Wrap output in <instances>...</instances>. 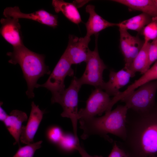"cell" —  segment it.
I'll list each match as a JSON object with an SVG mask.
<instances>
[{
  "label": "cell",
  "mask_w": 157,
  "mask_h": 157,
  "mask_svg": "<svg viewBox=\"0 0 157 157\" xmlns=\"http://www.w3.org/2000/svg\"><path fill=\"white\" fill-rule=\"evenodd\" d=\"M132 111L127 114L126 138L118 145L129 157L157 156V104L144 112Z\"/></svg>",
  "instance_id": "obj_1"
},
{
  "label": "cell",
  "mask_w": 157,
  "mask_h": 157,
  "mask_svg": "<svg viewBox=\"0 0 157 157\" xmlns=\"http://www.w3.org/2000/svg\"><path fill=\"white\" fill-rule=\"evenodd\" d=\"M128 110L125 105H119L101 117L80 119L79 128L83 131L81 138L85 140L91 135H96L112 143L113 140L108 135L110 133L124 140L126 136V121Z\"/></svg>",
  "instance_id": "obj_2"
},
{
  "label": "cell",
  "mask_w": 157,
  "mask_h": 157,
  "mask_svg": "<svg viewBox=\"0 0 157 157\" xmlns=\"http://www.w3.org/2000/svg\"><path fill=\"white\" fill-rule=\"evenodd\" d=\"M6 54L10 58L8 63L20 66L27 84L26 94L29 98H33L34 90L38 79L45 74H51L45 63L44 56L30 50L24 44L13 47V51Z\"/></svg>",
  "instance_id": "obj_3"
},
{
  "label": "cell",
  "mask_w": 157,
  "mask_h": 157,
  "mask_svg": "<svg viewBox=\"0 0 157 157\" xmlns=\"http://www.w3.org/2000/svg\"><path fill=\"white\" fill-rule=\"evenodd\" d=\"M72 64L63 53L46 81L42 84H37L36 88L43 87L51 91V103H56L65 89L64 81L67 76H73L74 71Z\"/></svg>",
  "instance_id": "obj_4"
},
{
  "label": "cell",
  "mask_w": 157,
  "mask_h": 157,
  "mask_svg": "<svg viewBox=\"0 0 157 157\" xmlns=\"http://www.w3.org/2000/svg\"><path fill=\"white\" fill-rule=\"evenodd\" d=\"M120 101L129 110L138 113L147 111L156 104L155 98L157 90V80L143 84Z\"/></svg>",
  "instance_id": "obj_5"
},
{
  "label": "cell",
  "mask_w": 157,
  "mask_h": 157,
  "mask_svg": "<svg viewBox=\"0 0 157 157\" xmlns=\"http://www.w3.org/2000/svg\"><path fill=\"white\" fill-rule=\"evenodd\" d=\"M82 85L78 78L74 77L68 87L65 89L56 102L61 106L63 109L61 116L70 119L74 135L78 141H79L77 135L78 93Z\"/></svg>",
  "instance_id": "obj_6"
},
{
  "label": "cell",
  "mask_w": 157,
  "mask_h": 157,
  "mask_svg": "<svg viewBox=\"0 0 157 157\" xmlns=\"http://www.w3.org/2000/svg\"><path fill=\"white\" fill-rule=\"evenodd\" d=\"M95 35V48L93 51L90 50L85 62L86 65L85 71L78 79L82 85L88 84L102 90L105 82L103 80V72L107 67L99 56L97 46L98 35Z\"/></svg>",
  "instance_id": "obj_7"
},
{
  "label": "cell",
  "mask_w": 157,
  "mask_h": 157,
  "mask_svg": "<svg viewBox=\"0 0 157 157\" xmlns=\"http://www.w3.org/2000/svg\"><path fill=\"white\" fill-rule=\"evenodd\" d=\"M110 96L99 88H95L92 92L86 102L85 108L78 111V118H81L95 117L101 115L108 110L111 99Z\"/></svg>",
  "instance_id": "obj_8"
},
{
  "label": "cell",
  "mask_w": 157,
  "mask_h": 157,
  "mask_svg": "<svg viewBox=\"0 0 157 157\" xmlns=\"http://www.w3.org/2000/svg\"><path fill=\"white\" fill-rule=\"evenodd\" d=\"M120 33V46L124 57V69L128 71L135 58L142 47L144 41L138 36L131 35L127 30L119 28Z\"/></svg>",
  "instance_id": "obj_9"
},
{
  "label": "cell",
  "mask_w": 157,
  "mask_h": 157,
  "mask_svg": "<svg viewBox=\"0 0 157 157\" xmlns=\"http://www.w3.org/2000/svg\"><path fill=\"white\" fill-rule=\"evenodd\" d=\"M69 38L68 44L64 53L70 63L73 64L86 62L90 50L88 45L90 37L85 35L78 38L71 35Z\"/></svg>",
  "instance_id": "obj_10"
},
{
  "label": "cell",
  "mask_w": 157,
  "mask_h": 157,
  "mask_svg": "<svg viewBox=\"0 0 157 157\" xmlns=\"http://www.w3.org/2000/svg\"><path fill=\"white\" fill-rule=\"evenodd\" d=\"M3 14L5 17L31 19L53 28L58 25V16L43 9L33 13H25L21 12L18 6L10 7L4 9Z\"/></svg>",
  "instance_id": "obj_11"
},
{
  "label": "cell",
  "mask_w": 157,
  "mask_h": 157,
  "mask_svg": "<svg viewBox=\"0 0 157 157\" xmlns=\"http://www.w3.org/2000/svg\"><path fill=\"white\" fill-rule=\"evenodd\" d=\"M19 20L10 17L2 18L0 20L1 34L13 47L24 44Z\"/></svg>",
  "instance_id": "obj_12"
},
{
  "label": "cell",
  "mask_w": 157,
  "mask_h": 157,
  "mask_svg": "<svg viewBox=\"0 0 157 157\" xmlns=\"http://www.w3.org/2000/svg\"><path fill=\"white\" fill-rule=\"evenodd\" d=\"M30 115L26 126L23 125L20 141L28 144L33 143V138L42 119L44 113L33 101L31 104Z\"/></svg>",
  "instance_id": "obj_13"
},
{
  "label": "cell",
  "mask_w": 157,
  "mask_h": 157,
  "mask_svg": "<svg viewBox=\"0 0 157 157\" xmlns=\"http://www.w3.org/2000/svg\"><path fill=\"white\" fill-rule=\"evenodd\" d=\"M131 77L130 73L124 69L117 72L110 71L109 80L104 83L102 90H104L110 96H116L121 92L119 89L128 83Z\"/></svg>",
  "instance_id": "obj_14"
},
{
  "label": "cell",
  "mask_w": 157,
  "mask_h": 157,
  "mask_svg": "<svg viewBox=\"0 0 157 157\" xmlns=\"http://www.w3.org/2000/svg\"><path fill=\"white\" fill-rule=\"evenodd\" d=\"M27 119L28 116L25 112L15 110L11 111L3 122L8 131L15 140L14 145L18 144L20 147L19 142L22 131V124Z\"/></svg>",
  "instance_id": "obj_15"
},
{
  "label": "cell",
  "mask_w": 157,
  "mask_h": 157,
  "mask_svg": "<svg viewBox=\"0 0 157 157\" xmlns=\"http://www.w3.org/2000/svg\"><path fill=\"white\" fill-rule=\"evenodd\" d=\"M85 10L89 15L88 19L85 23L87 30L86 35L87 36L90 37L108 27L117 26V24L109 22L98 15L95 10V6L93 5H88Z\"/></svg>",
  "instance_id": "obj_16"
},
{
  "label": "cell",
  "mask_w": 157,
  "mask_h": 157,
  "mask_svg": "<svg viewBox=\"0 0 157 157\" xmlns=\"http://www.w3.org/2000/svg\"><path fill=\"white\" fill-rule=\"evenodd\" d=\"M150 42L144 41L143 45L133 60L128 72L132 77L137 72L142 74L145 73L150 68L149 65V47Z\"/></svg>",
  "instance_id": "obj_17"
},
{
  "label": "cell",
  "mask_w": 157,
  "mask_h": 157,
  "mask_svg": "<svg viewBox=\"0 0 157 157\" xmlns=\"http://www.w3.org/2000/svg\"><path fill=\"white\" fill-rule=\"evenodd\" d=\"M130 8L140 11L151 17H157V5L154 0H115Z\"/></svg>",
  "instance_id": "obj_18"
},
{
  "label": "cell",
  "mask_w": 157,
  "mask_h": 157,
  "mask_svg": "<svg viewBox=\"0 0 157 157\" xmlns=\"http://www.w3.org/2000/svg\"><path fill=\"white\" fill-rule=\"evenodd\" d=\"M52 4L56 13L61 12L73 23L78 24L81 22V17L77 8L73 3L61 0H53Z\"/></svg>",
  "instance_id": "obj_19"
},
{
  "label": "cell",
  "mask_w": 157,
  "mask_h": 157,
  "mask_svg": "<svg viewBox=\"0 0 157 157\" xmlns=\"http://www.w3.org/2000/svg\"><path fill=\"white\" fill-rule=\"evenodd\" d=\"M152 17L144 13L132 17L117 24L119 28L135 31L142 33L144 27L151 21Z\"/></svg>",
  "instance_id": "obj_20"
},
{
  "label": "cell",
  "mask_w": 157,
  "mask_h": 157,
  "mask_svg": "<svg viewBox=\"0 0 157 157\" xmlns=\"http://www.w3.org/2000/svg\"><path fill=\"white\" fill-rule=\"evenodd\" d=\"M58 144L62 150L66 152H70L76 150L77 145L80 143L74 135L67 134H63Z\"/></svg>",
  "instance_id": "obj_21"
},
{
  "label": "cell",
  "mask_w": 157,
  "mask_h": 157,
  "mask_svg": "<svg viewBox=\"0 0 157 157\" xmlns=\"http://www.w3.org/2000/svg\"><path fill=\"white\" fill-rule=\"evenodd\" d=\"M42 140L27 144L19 148L13 157H33L36 151L41 147Z\"/></svg>",
  "instance_id": "obj_22"
},
{
  "label": "cell",
  "mask_w": 157,
  "mask_h": 157,
  "mask_svg": "<svg viewBox=\"0 0 157 157\" xmlns=\"http://www.w3.org/2000/svg\"><path fill=\"white\" fill-rule=\"evenodd\" d=\"M142 34L146 42H149L157 37V17H152L150 22L143 29Z\"/></svg>",
  "instance_id": "obj_23"
},
{
  "label": "cell",
  "mask_w": 157,
  "mask_h": 157,
  "mask_svg": "<svg viewBox=\"0 0 157 157\" xmlns=\"http://www.w3.org/2000/svg\"><path fill=\"white\" fill-rule=\"evenodd\" d=\"M63 134L61 129L57 126H53L48 130L47 135L49 140L54 143L59 142Z\"/></svg>",
  "instance_id": "obj_24"
},
{
  "label": "cell",
  "mask_w": 157,
  "mask_h": 157,
  "mask_svg": "<svg viewBox=\"0 0 157 157\" xmlns=\"http://www.w3.org/2000/svg\"><path fill=\"white\" fill-rule=\"evenodd\" d=\"M149 65L157 60V37L150 42L149 47Z\"/></svg>",
  "instance_id": "obj_25"
},
{
  "label": "cell",
  "mask_w": 157,
  "mask_h": 157,
  "mask_svg": "<svg viewBox=\"0 0 157 157\" xmlns=\"http://www.w3.org/2000/svg\"><path fill=\"white\" fill-rule=\"evenodd\" d=\"M108 157H129L126 153L115 141L111 151Z\"/></svg>",
  "instance_id": "obj_26"
},
{
  "label": "cell",
  "mask_w": 157,
  "mask_h": 157,
  "mask_svg": "<svg viewBox=\"0 0 157 157\" xmlns=\"http://www.w3.org/2000/svg\"><path fill=\"white\" fill-rule=\"evenodd\" d=\"M76 150L78 151L81 157H103L101 156L94 155H89L85 149L80 144H78L76 147Z\"/></svg>",
  "instance_id": "obj_27"
},
{
  "label": "cell",
  "mask_w": 157,
  "mask_h": 157,
  "mask_svg": "<svg viewBox=\"0 0 157 157\" xmlns=\"http://www.w3.org/2000/svg\"><path fill=\"white\" fill-rule=\"evenodd\" d=\"M8 115L5 110L3 109L1 105L0 107V120L3 122L6 119Z\"/></svg>",
  "instance_id": "obj_28"
},
{
  "label": "cell",
  "mask_w": 157,
  "mask_h": 157,
  "mask_svg": "<svg viewBox=\"0 0 157 157\" xmlns=\"http://www.w3.org/2000/svg\"><path fill=\"white\" fill-rule=\"evenodd\" d=\"M88 2V1H75L73 3L77 8L81 7Z\"/></svg>",
  "instance_id": "obj_29"
},
{
  "label": "cell",
  "mask_w": 157,
  "mask_h": 157,
  "mask_svg": "<svg viewBox=\"0 0 157 157\" xmlns=\"http://www.w3.org/2000/svg\"><path fill=\"white\" fill-rule=\"evenodd\" d=\"M151 67L155 71L157 75V60L154 63Z\"/></svg>",
  "instance_id": "obj_30"
},
{
  "label": "cell",
  "mask_w": 157,
  "mask_h": 157,
  "mask_svg": "<svg viewBox=\"0 0 157 157\" xmlns=\"http://www.w3.org/2000/svg\"><path fill=\"white\" fill-rule=\"evenodd\" d=\"M149 157H157V156H150Z\"/></svg>",
  "instance_id": "obj_31"
},
{
  "label": "cell",
  "mask_w": 157,
  "mask_h": 157,
  "mask_svg": "<svg viewBox=\"0 0 157 157\" xmlns=\"http://www.w3.org/2000/svg\"><path fill=\"white\" fill-rule=\"evenodd\" d=\"M154 1L157 5V0H154Z\"/></svg>",
  "instance_id": "obj_32"
}]
</instances>
